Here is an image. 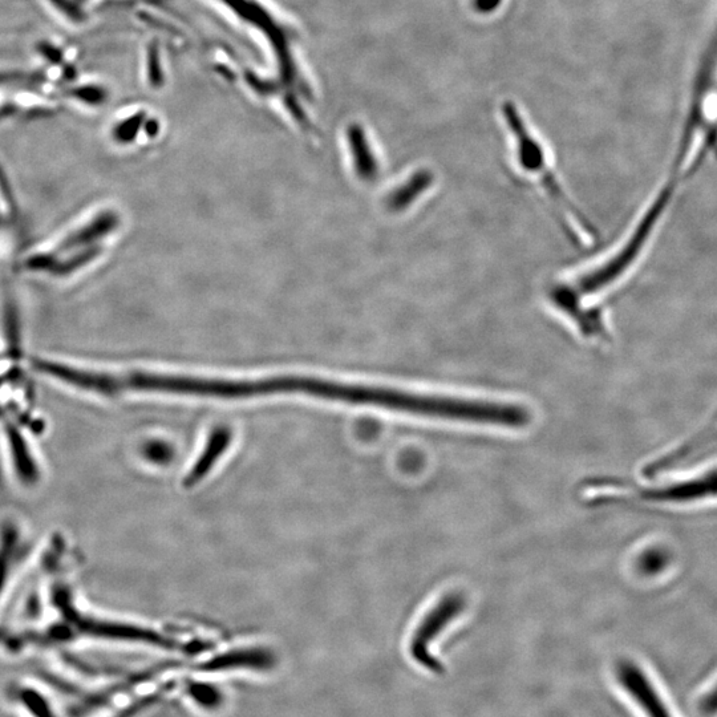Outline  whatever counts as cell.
Listing matches in <instances>:
<instances>
[{
	"mask_svg": "<svg viewBox=\"0 0 717 717\" xmlns=\"http://www.w3.org/2000/svg\"><path fill=\"white\" fill-rule=\"evenodd\" d=\"M121 224L123 218L115 208H83L50 236L24 250L16 259L15 274L51 286L83 281L108 254L109 241Z\"/></svg>",
	"mask_w": 717,
	"mask_h": 717,
	"instance_id": "1",
	"label": "cell"
},
{
	"mask_svg": "<svg viewBox=\"0 0 717 717\" xmlns=\"http://www.w3.org/2000/svg\"><path fill=\"white\" fill-rule=\"evenodd\" d=\"M680 182H682L680 177L671 173L662 188L652 198L651 204L644 210L637 225L631 230L629 238L611 257L605 259L598 267L583 271L573 281L563 282L550 291V303L556 307L559 313L566 315L571 322L579 327L582 322L585 298L609 290L634 269L635 263L643 257L656 230L666 218L667 210L670 209L672 201H674Z\"/></svg>",
	"mask_w": 717,
	"mask_h": 717,
	"instance_id": "2",
	"label": "cell"
},
{
	"mask_svg": "<svg viewBox=\"0 0 717 717\" xmlns=\"http://www.w3.org/2000/svg\"><path fill=\"white\" fill-rule=\"evenodd\" d=\"M717 151V40L700 68L688 104L672 170L684 178L698 172Z\"/></svg>",
	"mask_w": 717,
	"mask_h": 717,
	"instance_id": "3",
	"label": "cell"
},
{
	"mask_svg": "<svg viewBox=\"0 0 717 717\" xmlns=\"http://www.w3.org/2000/svg\"><path fill=\"white\" fill-rule=\"evenodd\" d=\"M44 428L46 424L38 408L0 421V467L20 492L39 489L46 478Z\"/></svg>",
	"mask_w": 717,
	"mask_h": 717,
	"instance_id": "4",
	"label": "cell"
},
{
	"mask_svg": "<svg viewBox=\"0 0 717 717\" xmlns=\"http://www.w3.org/2000/svg\"><path fill=\"white\" fill-rule=\"evenodd\" d=\"M502 113L509 131L513 133L516 140L517 161L524 172L533 173L534 176L541 178L544 182L546 192L557 202L558 208L566 210L567 216H574L573 206L566 200L565 194L561 190L556 177L546 170L548 162H546L545 149L540 141L533 135H530L528 125H526L524 117L520 115L516 105L512 101H506L502 105Z\"/></svg>",
	"mask_w": 717,
	"mask_h": 717,
	"instance_id": "5",
	"label": "cell"
},
{
	"mask_svg": "<svg viewBox=\"0 0 717 717\" xmlns=\"http://www.w3.org/2000/svg\"><path fill=\"white\" fill-rule=\"evenodd\" d=\"M34 542L22 514L0 509V615Z\"/></svg>",
	"mask_w": 717,
	"mask_h": 717,
	"instance_id": "6",
	"label": "cell"
},
{
	"mask_svg": "<svg viewBox=\"0 0 717 717\" xmlns=\"http://www.w3.org/2000/svg\"><path fill=\"white\" fill-rule=\"evenodd\" d=\"M465 609V598L461 594L451 593L445 595L443 599L421 621L419 627L413 634L409 651L412 658L420 663L421 666L427 667L433 672L441 671V664L437 659L433 658L429 652V646L435 640L445 627L452 621H455Z\"/></svg>",
	"mask_w": 717,
	"mask_h": 717,
	"instance_id": "7",
	"label": "cell"
},
{
	"mask_svg": "<svg viewBox=\"0 0 717 717\" xmlns=\"http://www.w3.org/2000/svg\"><path fill=\"white\" fill-rule=\"evenodd\" d=\"M644 501L662 502V504H690V502L708 500L717 497V469L706 475L690 478L660 486L640 490Z\"/></svg>",
	"mask_w": 717,
	"mask_h": 717,
	"instance_id": "8",
	"label": "cell"
},
{
	"mask_svg": "<svg viewBox=\"0 0 717 717\" xmlns=\"http://www.w3.org/2000/svg\"><path fill=\"white\" fill-rule=\"evenodd\" d=\"M619 682L639 704L647 717H674L650 679L633 663H623L618 670Z\"/></svg>",
	"mask_w": 717,
	"mask_h": 717,
	"instance_id": "9",
	"label": "cell"
},
{
	"mask_svg": "<svg viewBox=\"0 0 717 717\" xmlns=\"http://www.w3.org/2000/svg\"><path fill=\"white\" fill-rule=\"evenodd\" d=\"M716 439L717 415L715 416V419L708 424V427L704 428L703 431L696 433L692 439L682 444V447L668 453V455L663 456L662 459L656 460L654 463L647 465L646 469H644V475L655 476L659 475V473L666 472L668 469L675 467L679 461L687 459V456L690 455V453L698 451V449L702 448V445L711 443V441H715Z\"/></svg>",
	"mask_w": 717,
	"mask_h": 717,
	"instance_id": "10",
	"label": "cell"
},
{
	"mask_svg": "<svg viewBox=\"0 0 717 717\" xmlns=\"http://www.w3.org/2000/svg\"><path fill=\"white\" fill-rule=\"evenodd\" d=\"M230 440H232V436H230L228 429L220 428L213 432V435L209 437L204 453L194 464L192 471L186 476L185 486L196 485L197 482H200L202 478L208 475L222 453L228 449Z\"/></svg>",
	"mask_w": 717,
	"mask_h": 717,
	"instance_id": "11",
	"label": "cell"
},
{
	"mask_svg": "<svg viewBox=\"0 0 717 717\" xmlns=\"http://www.w3.org/2000/svg\"><path fill=\"white\" fill-rule=\"evenodd\" d=\"M348 141L354 156L356 173L364 181L374 180L378 176V162H376L374 152L371 151L368 144L366 133L359 125H352L348 129Z\"/></svg>",
	"mask_w": 717,
	"mask_h": 717,
	"instance_id": "12",
	"label": "cell"
},
{
	"mask_svg": "<svg viewBox=\"0 0 717 717\" xmlns=\"http://www.w3.org/2000/svg\"><path fill=\"white\" fill-rule=\"evenodd\" d=\"M273 663V656L263 650H245L230 652V654L218 656L202 664V671H224L230 668L250 667L267 668Z\"/></svg>",
	"mask_w": 717,
	"mask_h": 717,
	"instance_id": "13",
	"label": "cell"
},
{
	"mask_svg": "<svg viewBox=\"0 0 717 717\" xmlns=\"http://www.w3.org/2000/svg\"><path fill=\"white\" fill-rule=\"evenodd\" d=\"M60 99L80 108H100L108 99L107 89L96 83H71L60 91Z\"/></svg>",
	"mask_w": 717,
	"mask_h": 717,
	"instance_id": "14",
	"label": "cell"
},
{
	"mask_svg": "<svg viewBox=\"0 0 717 717\" xmlns=\"http://www.w3.org/2000/svg\"><path fill=\"white\" fill-rule=\"evenodd\" d=\"M147 123V115L143 111L120 117L119 120L112 124L111 132H109L112 143L121 145V147L136 143L140 132L145 131Z\"/></svg>",
	"mask_w": 717,
	"mask_h": 717,
	"instance_id": "15",
	"label": "cell"
},
{
	"mask_svg": "<svg viewBox=\"0 0 717 717\" xmlns=\"http://www.w3.org/2000/svg\"><path fill=\"white\" fill-rule=\"evenodd\" d=\"M16 702L23 707L30 717H58L52 710L48 700L32 688H19L16 690Z\"/></svg>",
	"mask_w": 717,
	"mask_h": 717,
	"instance_id": "16",
	"label": "cell"
},
{
	"mask_svg": "<svg viewBox=\"0 0 717 717\" xmlns=\"http://www.w3.org/2000/svg\"><path fill=\"white\" fill-rule=\"evenodd\" d=\"M44 2L55 8L56 12L66 18L68 22L78 24L85 20L83 8L75 0H44Z\"/></svg>",
	"mask_w": 717,
	"mask_h": 717,
	"instance_id": "17",
	"label": "cell"
},
{
	"mask_svg": "<svg viewBox=\"0 0 717 717\" xmlns=\"http://www.w3.org/2000/svg\"><path fill=\"white\" fill-rule=\"evenodd\" d=\"M189 694L201 706L209 708L220 706V692L216 688L206 686V684H190Z\"/></svg>",
	"mask_w": 717,
	"mask_h": 717,
	"instance_id": "18",
	"label": "cell"
},
{
	"mask_svg": "<svg viewBox=\"0 0 717 717\" xmlns=\"http://www.w3.org/2000/svg\"><path fill=\"white\" fill-rule=\"evenodd\" d=\"M668 557L666 553L660 552L658 549L650 550L640 558V570L646 574H655L662 571L667 566Z\"/></svg>",
	"mask_w": 717,
	"mask_h": 717,
	"instance_id": "19",
	"label": "cell"
},
{
	"mask_svg": "<svg viewBox=\"0 0 717 717\" xmlns=\"http://www.w3.org/2000/svg\"><path fill=\"white\" fill-rule=\"evenodd\" d=\"M699 710L704 716H717V683L700 699Z\"/></svg>",
	"mask_w": 717,
	"mask_h": 717,
	"instance_id": "20",
	"label": "cell"
},
{
	"mask_svg": "<svg viewBox=\"0 0 717 717\" xmlns=\"http://www.w3.org/2000/svg\"><path fill=\"white\" fill-rule=\"evenodd\" d=\"M502 0H473V6L480 14H490L501 6Z\"/></svg>",
	"mask_w": 717,
	"mask_h": 717,
	"instance_id": "21",
	"label": "cell"
},
{
	"mask_svg": "<svg viewBox=\"0 0 717 717\" xmlns=\"http://www.w3.org/2000/svg\"><path fill=\"white\" fill-rule=\"evenodd\" d=\"M75 2L81 4L83 2H87V0H75Z\"/></svg>",
	"mask_w": 717,
	"mask_h": 717,
	"instance_id": "22",
	"label": "cell"
}]
</instances>
